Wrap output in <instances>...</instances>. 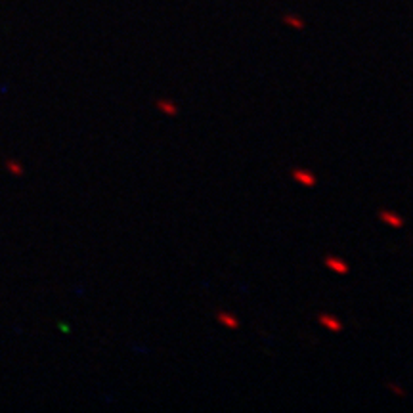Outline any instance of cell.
<instances>
[{
	"label": "cell",
	"instance_id": "cell-1",
	"mask_svg": "<svg viewBox=\"0 0 413 413\" xmlns=\"http://www.w3.org/2000/svg\"><path fill=\"white\" fill-rule=\"evenodd\" d=\"M318 319H319V323H321V325H325V327H327V329H331V331H341V329H343V323H341L337 318L329 316V314H319Z\"/></svg>",
	"mask_w": 413,
	"mask_h": 413
},
{
	"label": "cell",
	"instance_id": "cell-2",
	"mask_svg": "<svg viewBox=\"0 0 413 413\" xmlns=\"http://www.w3.org/2000/svg\"><path fill=\"white\" fill-rule=\"evenodd\" d=\"M293 178H295V180H298L300 184L308 186V188H312V186L316 184V176H314V174H310L308 170H295V172H293Z\"/></svg>",
	"mask_w": 413,
	"mask_h": 413
},
{
	"label": "cell",
	"instance_id": "cell-3",
	"mask_svg": "<svg viewBox=\"0 0 413 413\" xmlns=\"http://www.w3.org/2000/svg\"><path fill=\"white\" fill-rule=\"evenodd\" d=\"M325 264L331 268V270H335L337 274H347L348 272V266L341 260V258H335V256H327L325 258Z\"/></svg>",
	"mask_w": 413,
	"mask_h": 413
},
{
	"label": "cell",
	"instance_id": "cell-4",
	"mask_svg": "<svg viewBox=\"0 0 413 413\" xmlns=\"http://www.w3.org/2000/svg\"><path fill=\"white\" fill-rule=\"evenodd\" d=\"M379 216H381L384 222L392 224L394 228H402V226H404V220H402L400 216H396L394 213H388V211H381V213H379Z\"/></svg>",
	"mask_w": 413,
	"mask_h": 413
},
{
	"label": "cell",
	"instance_id": "cell-5",
	"mask_svg": "<svg viewBox=\"0 0 413 413\" xmlns=\"http://www.w3.org/2000/svg\"><path fill=\"white\" fill-rule=\"evenodd\" d=\"M216 319H218L222 325H228V327H231V329H237V327H239V321L233 318V316H230V314L220 312V314L216 316Z\"/></svg>",
	"mask_w": 413,
	"mask_h": 413
},
{
	"label": "cell",
	"instance_id": "cell-6",
	"mask_svg": "<svg viewBox=\"0 0 413 413\" xmlns=\"http://www.w3.org/2000/svg\"><path fill=\"white\" fill-rule=\"evenodd\" d=\"M157 107H159L163 113H168V115H176L178 113V107L172 101H166V99H159L157 101Z\"/></svg>",
	"mask_w": 413,
	"mask_h": 413
},
{
	"label": "cell",
	"instance_id": "cell-7",
	"mask_svg": "<svg viewBox=\"0 0 413 413\" xmlns=\"http://www.w3.org/2000/svg\"><path fill=\"white\" fill-rule=\"evenodd\" d=\"M283 21H285L287 25H291V27H295V29H302L304 27V23L298 19V17H295V16H283Z\"/></svg>",
	"mask_w": 413,
	"mask_h": 413
},
{
	"label": "cell",
	"instance_id": "cell-8",
	"mask_svg": "<svg viewBox=\"0 0 413 413\" xmlns=\"http://www.w3.org/2000/svg\"><path fill=\"white\" fill-rule=\"evenodd\" d=\"M6 166H8V168H10L14 174H23V168H21V166H19L16 161H8V163H6Z\"/></svg>",
	"mask_w": 413,
	"mask_h": 413
},
{
	"label": "cell",
	"instance_id": "cell-9",
	"mask_svg": "<svg viewBox=\"0 0 413 413\" xmlns=\"http://www.w3.org/2000/svg\"><path fill=\"white\" fill-rule=\"evenodd\" d=\"M390 388H392V390H394L396 394H400V396H404V390H402L400 386H396V384H390Z\"/></svg>",
	"mask_w": 413,
	"mask_h": 413
}]
</instances>
